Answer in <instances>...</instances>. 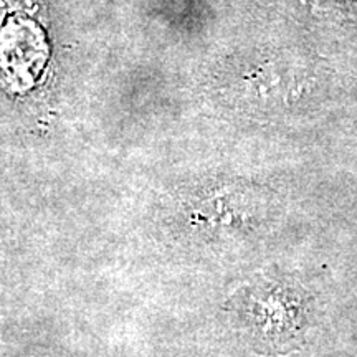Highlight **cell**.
I'll return each instance as SVG.
<instances>
[{"label": "cell", "mask_w": 357, "mask_h": 357, "mask_svg": "<svg viewBox=\"0 0 357 357\" xmlns=\"http://www.w3.org/2000/svg\"><path fill=\"white\" fill-rule=\"evenodd\" d=\"M245 314L252 333L275 352H288L301 342L305 300L298 289L261 284L245 298Z\"/></svg>", "instance_id": "6da1fadb"}]
</instances>
